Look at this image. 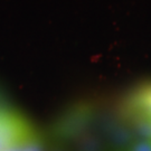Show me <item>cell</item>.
<instances>
[{
	"mask_svg": "<svg viewBox=\"0 0 151 151\" xmlns=\"http://www.w3.org/2000/svg\"><path fill=\"white\" fill-rule=\"evenodd\" d=\"M35 133L36 131L26 118L0 103V151H8Z\"/></svg>",
	"mask_w": 151,
	"mask_h": 151,
	"instance_id": "6da1fadb",
	"label": "cell"
},
{
	"mask_svg": "<svg viewBox=\"0 0 151 151\" xmlns=\"http://www.w3.org/2000/svg\"><path fill=\"white\" fill-rule=\"evenodd\" d=\"M131 104L134 110L151 116V86H146L137 92L131 100Z\"/></svg>",
	"mask_w": 151,
	"mask_h": 151,
	"instance_id": "7a4b0ae2",
	"label": "cell"
},
{
	"mask_svg": "<svg viewBox=\"0 0 151 151\" xmlns=\"http://www.w3.org/2000/svg\"><path fill=\"white\" fill-rule=\"evenodd\" d=\"M123 151H151V139L146 138V139L134 141Z\"/></svg>",
	"mask_w": 151,
	"mask_h": 151,
	"instance_id": "3957f363",
	"label": "cell"
},
{
	"mask_svg": "<svg viewBox=\"0 0 151 151\" xmlns=\"http://www.w3.org/2000/svg\"><path fill=\"white\" fill-rule=\"evenodd\" d=\"M22 148H24V151H43L42 142L38 139L37 133L29 137L27 140L24 142Z\"/></svg>",
	"mask_w": 151,
	"mask_h": 151,
	"instance_id": "277c9868",
	"label": "cell"
},
{
	"mask_svg": "<svg viewBox=\"0 0 151 151\" xmlns=\"http://www.w3.org/2000/svg\"><path fill=\"white\" fill-rule=\"evenodd\" d=\"M148 118H149V119H150V121H151V116H148Z\"/></svg>",
	"mask_w": 151,
	"mask_h": 151,
	"instance_id": "5b68a950",
	"label": "cell"
}]
</instances>
